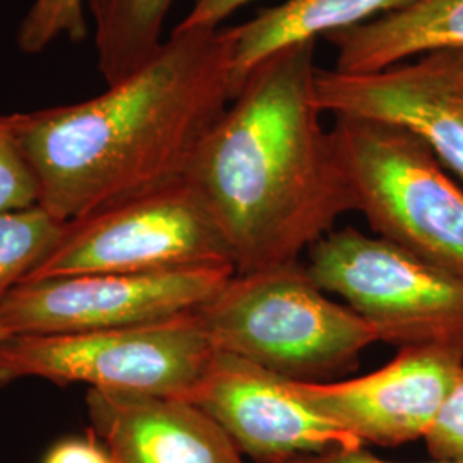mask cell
Segmentation results:
<instances>
[{"instance_id":"9","label":"cell","mask_w":463,"mask_h":463,"mask_svg":"<svg viewBox=\"0 0 463 463\" xmlns=\"http://www.w3.org/2000/svg\"><path fill=\"white\" fill-rule=\"evenodd\" d=\"M463 352L451 348H400L392 363L354 380L287 381L309 409L363 443L400 447L426 438L455 383Z\"/></svg>"},{"instance_id":"3","label":"cell","mask_w":463,"mask_h":463,"mask_svg":"<svg viewBox=\"0 0 463 463\" xmlns=\"http://www.w3.org/2000/svg\"><path fill=\"white\" fill-rule=\"evenodd\" d=\"M196 313L218 352L296 383H330L378 342L361 316L316 285L302 261L235 273Z\"/></svg>"},{"instance_id":"15","label":"cell","mask_w":463,"mask_h":463,"mask_svg":"<svg viewBox=\"0 0 463 463\" xmlns=\"http://www.w3.org/2000/svg\"><path fill=\"white\" fill-rule=\"evenodd\" d=\"M175 0H90L99 74L118 83L162 47V32Z\"/></svg>"},{"instance_id":"17","label":"cell","mask_w":463,"mask_h":463,"mask_svg":"<svg viewBox=\"0 0 463 463\" xmlns=\"http://www.w3.org/2000/svg\"><path fill=\"white\" fill-rule=\"evenodd\" d=\"M67 36L83 42L88 36L83 0H33L17 28L16 43L23 53H42Z\"/></svg>"},{"instance_id":"11","label":"cell","mask_w":463,"mask_h":463,"mask_svg":"<svg viewBox=\"0 0 463 463\" xmlns=\"http://www.w3.org/2000/svg\"><path fill=\"white\" fill-rule=\"evenodd\" d=\"M187 402L210 415L254 462L288 463L307 455L364 447L309 409L290 392L287 381L218 350Z\"/></svg>"},{"instance_id":"13","label":"cell","mask_w":463,"mask_h":463,"mask_svg":"<svg viewBox=\"0 0 463 463\" xmlns=\"http://www.w3.org/2000/svg\"><path fill=\"white\" fill-rule=\"evenodd\" d=\"M340 74H371L414 55L463 50V0H415L386 16L325 36Z\"/></svg>"},{"instance_id":"2","label":"cell","mask_w":463,"mask_h":463,"mask_svg":"<svg viewBox=\"0 0 463 463\" xmlns=\"http://www.w3.org/2000/svg\"><path fill=\"white\" fill-rule=\"evenodd\" d=\"M316 42L250 71L203 137L185 181L223 233L235 273L300 261L355 201L316 103Z\"/></svg>"},{"instance_id":"16","label":"cell","mask_w":463,"mask_h":463,"mask_svg":"<svg viewBox=\"0 0 463 463\" xmlns=\"http://www.w3.org/2000/svg\"><path fill=\"white\" fill-rule=\"evenodd\" d=\"M66 227L40 204L0 213V300L49 256Z\"/></svg>"},{"instance_id":"14","label":"cell","mask_w":463,"mask_h":463,"mask_svg":"<svg viewBox=\"0 0 463 463\" xmlns=\"http://www.w3.org/2000/svg\"><path fill=\"white\" fill-rule=\"evenodd\" d=\"M415 0H287L248 23L227 28L232 43L233 93L250 71L279 50L316 42L412 5Z\"/></svg>"},{"instance_id":"6","label":"cell","mask_w":463,"mask_h":463,"mask_svg":"<svg viewBox=\"0 0 463 463\" xmlns=\"http://www.w3.org/2000/svg\"><path fill=\"white\" fill-rule=\"evenodd\" d=\"M307 271L397 348L463 352V280L412 252L354 227L331 231L307 250Z\"/></svg>"},{"instance_id":"19","label":"cell","mask_w":463,"mask_h":463,"mask_svg":"<svg viewBox=\"0 0 463 463\" xmlns=\"http://www.w3.org/2000/svg\"><path fill=\"white\" fill-rule=\"evenodd\" d=\"M424 441L434 460L463 462V374L451 388Z\"/></svg>"},{"instance_id":"7","label":"cell","mask_w":463,"mask_h":463,"mask_svg":"<svg viewBox=\"0 0 463 463\" xmlns=\"http://www.w3.org/2000/svg\"><path fill=\"white\" fill-rule=\"evenodd\" d=\"M198 266L233 261L215 218L184 179L69 222L61 242L21 283Z\"/></svg>"},{"instance_id":"20","label":"cell","mask_w":463,"mask_h":463,"mask_svg":"<svg viewBox=\"0 0 463 463\" xmlns=\"http://www.w3.org/2000/svg\"><path fill=\"white\" fill-rule=\"evenodd\" d=\"M43 463H114L109 449L99 447V438L88 432L86 438H71L52 448Z\"/></svg>"},{"instance_id":"1","label":"cell","mask_w":463,"mask_h":463,"mask_svg":"<svg viewBox=\"0 0 463 463\" xmlns=\"http://www.w3.org/2000/svg\"><path fill=\"white\" fill-rule=\"evenodd\" d=\"M233 97L227 32L174 30L99 97L9 120L36 172L40 206L69 223L184 181Z\"/></svg>"},{"instance_id":"23","label":"cell","mask_w":463,"mask_h":463,"mask_svg":"<svg viewBox=\"0 0 463 463\" xmlns=\"http://www.w3.org/2000/svg\"><path fill=\"white\" fill-rule=\"evenodd\" d=\"M9 336H13V335L9 333V330H7V328L2 325V321H0V344H2L4 340H7Z\"/></svg>"},{"instance_id":"4","label":"cell","mask_w":463,"mask_h":463,"mask_svg":"<svg viewBox=\"0 0 463 463\" xmlns=\"http://www.w3.org/2000/svg\"><path fill=\"white\" fill-rule=\"evenodd\" d=\"M355 212L371 231L463 280V191L405 128L335 117L331 129Z\"/></svg>"},{"instance_id":"5","label":"cell","mask_w":463,"mask_h":463,"mask_svg":"<svg viewBox=\"0 0 463 463\" xmlns=\"http://www.w3.org/2000/svg\"><path fill=\"white\" fill-rule=\"evenodd\" d=\"M215 354L196 311L112 330L13 335L0 344V386L42 378L187 400Z\"/></svg>"},{"instance_id":"8","label":"cell","mask_w":463,"mask_h":463,"mask_svg":"<svg viewBox=\"0 0 463 463\" xmlns=\"http://www.w3.org/2000/svg\"><path fill=\"white\" fill-rule=\"evenodd\" d=\"M233 275V266H198L28 281L0 300V321L11 335H66L146 325L196 311Z\"/></svg>"},{"instance_id":"12","label":"cell","mask_w":463,"mask_h":463,"mask_svg":"<svg viewBox=\"0 0 463 463\" xmlns=\"http://www.w3.org/2000/svg\"><path fill=\"white\" fill-rule=\"evenodd\" d=\"M86 407L114 463H244L229 434L184 398L90 388Z\"/></svg>"},{"instance_id":"18","label":"cell","mask_w":463,"mask_h":463,"mask_svg":"<svg viewBox=\"0 0 463 463\" xmlns=\"http://www.w3.org/2000/svg\"><path fill=\"white\" fill-rule=\"evenodd\" d=\"M40 204V183L9 116H0V213Z\"/></svg>"},{"instance_id":"22","label":"cell","mask_w":463,"mask_h":463,"mask_svg":"<svg viewBox=\"0 0 463 463\" xmlns=\"http://www.w3.org/2000/svg\"><path fill=\"white\" fill-rule=\"evenodd\" d=\"M288 463H392L384 462L376 458L374 455H371L369 451H365L364 448L359 449H333L326 453H319V455H307V457H300L294 458ZM432 463H463V462H436Z\"/></svg>"},{"instance_id":"10","label":"cell","mask_w":463,"mask_h":463,"mask_svg":"<svg viewBox=\"0 0 463 463\" xmlns=\"http://www.w3.org/2000/svg\"><path fill=\"white\" fill-rule=\"evenodd\" d=\"M315 99L323 114L405 128L463 179V50L430 52L371 74L317 69Z\"/></svg>"},{"instance_id":"21","label":"cell","mask_w":463,"mask_h":463,"mask_svg":"<svg viewBox=\"0 0 463 463\" xmlns=\"http://www.w3.org/2000/svg\"><path fill=\"white\" fill-rule=\"evenodd\" d=\"M252 0H196L175 30H215L220 23Z\"/></svg>"}]
</instances>
